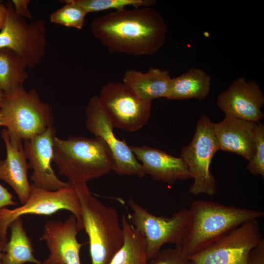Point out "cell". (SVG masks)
<instances>
[{"label":"cell","instance_id":"cell-3","mask_svg":"<svg viewBox=\"0 0 264 264\" xmlns=\"http://www.w3.org/2000/svg\"><path fill=\"white\" fill-rule=\"evenodd\" d=\"M53 161L68 182L87 183L113 171L111 153L100 139L70 136L53 139Z\"/></svg>","mask_w":264,"mask_h":264},{"label":"cell","instance_id":"cell-34","mask_svg":"<svg viewBox=\"0 0 264 264\" xmlns=\"http://www.w3.org/2000/svg\"><path fill=\"white\" fill-rule=\"evenodd\" d=\"M0 126L4 127V123L0 117Z\"/></svg>","mask_w":264,"mask_h":264},{"label":"cell","instance_id":"cell-27","mask_svg":"<svg viewBox=\"0 0 264 264\" xmlns=\"http://www.w3.org/2000/svg\"><path fill=\"white\" fill-rule=\"evenodd\" d=\"M149 264H192L179 246L161 249L158 254L149 261Z\"/></svg>","mask_w":264,"mask_h":264},{"label":"cell","instance_id":"cell-30","mask_svg":"<svg viewBox=\"0 0 264 264\" xmlns=\"http://www.w3.org/2000/svg\"><path fill=\"white\" fill-rule=\"evenodd\" d=\"M12 195L0 183V210L7 206H15L17 202L13 199Z\"/></svg>","mask_w":264,"mask_h":264},{"label":"cell","instance_id":"cell-19","mask_svg":"<svg viewBox=\"0 0 264 264\" xmlns=\"http://www.w3.org/2000/svg\"><path fill=\"white\" fill-rule=\"evenodd\" d=\"M171 79L167 70L151 67L145 72L128 70L122 82L139 98L152 102L157 98H167Z\"/></svg>","mask_w":264,"mask_h":264},{"label":"cell","instance_id":"cell-10","mask_svg":"<svg viewBox=\"0 0 264 264\" xmlns=\"http://www.w3.org/2000/svg\"><path fill=\"white\" fill-rule=\"evenodd\" d=\"M98 96L114 128L135 132L150 117L152 102L139 98L123 82L105 84Z\"/></svg>","mask_w":264,"mask_h":264},{"label":"cell","instance_id":"cell-20","mask_svg":"<svg viewBox=\"0 0 264 264\" xmlns=\"http://www.w3.org/2000/svg\"><path fill=\"white\" fill-rule=\"evenodd\" d=\"M211 82V78L205 71L198 68H190L180 75L172 78L166 99L203 100L209 94Z\"/></svg>","mask_w":264,"mask_h":264},{"label":"cell","instance_id":"cell-23","mask_svg":"<svg viewBox=\"0 0 264 264\" xmlns=\"http://www.w3.org/2000/svg\"><path fill=\"white\" fill-rule=\"evenodd\" d=\"M24 61L12 50H0V88L9 93L23 86L29 77Z\"/></svg>","mask_w":264,"mask_h":264},{"label":"cell","instance_id":"cell-29","mask_svg":"<svg viewBox=\"0 0 264 264\" xmlns=\"http://www.w3.org/2000/svg\"><path fill=\"white\" fill-rule=\"evenodd\" d=\"M248 264H264V239L252 249L248 257Z\"/></svg>","mask_w":264,"mask_h":264},{"label":"cell","instance_id":"cell-4","mask_svg":"<svg viewBox=\"0 0 264 264\" xmlns=\"http://www.w3.org/2000/svg\"><path fill=\"white\" fill-rule=\"evenodd\" d=\"M70 184L80 200L84 229L88 237L91 264H109L124 243L117 211L95 198L87 183Z\"/></svg>","mask_w":264,"mask_h":264},{"label":"cell","instance_id":"cell-22","mask_svg":"<svg viewBox=\"0 0 264 264\" xmlns=\"http://www.w3.org/2000/svg\"><path fill=\"white\" fill-rule=\"evenodd\" d=\"M121 224L124 243L109 264H149L144 237L123 215Z\"/></svg>","mask_w":264,"mask_h":264},{"label":"cell","instance_id":"cell-11","mask_svg":"<svg viewBox=\"0 0 264 264\" xmlns=\"http://www.w3.org/2000/svg\"><path fill=\"white\" fill-rule=\"evenodd\" d=\"M262 239L258 220H252L189 259L192 264H248L250 251Z\"/></svg>","mask_w":264,"mask_h":264},{"label":"cell","instance_id":"cell-33","mask_svg":"<svg viewBox=\"0 0 264 264\" xmlns=\"http://www.w3.org/2000/svg\"><path fill=\"white\" fill-rule=\"evenodd\" d=\"M7 242H4L2 241H0V260L1 257V255L3 252V250L5 245V243Z\"/></svg>","mask_w":264,"mask_h":264},{"label":"cell","instance_id":"cell-7","mask_svg":"<svg viewBox=\"0 0 264 264\" xmlns=\"http://www.w3.org/2000/svg\"><path fill=\"white\" fill-rule=\"evenodd\" d=\"M5 4L7 15L0 30V50L7 48L12 50L24 61L28 68L34 69L46 53V22L39 18L29 23L16 14L11 1Z\"/></svg>","mask_w":264,"mask_h":264},{"label":"cell","instance_id":"cell-17","mask_svg":"<svg viewBox=\"0 0 264 264\" xmlns=\"http://www.w3.org/2000/svg\"><path fill=\"white\" fill-rule=\"evenodd\" d=\"M258 123L229 115L214 123L220 150L236 154L250 161L255 150Z\"/></svg>","mask_w":264,"mask_h":264},{"label":"cell","instance_id":"cell-1","mask_svg":"<svg viewBox=\"0 0 264 264\" xmlns=\"http://www.w3.org/2000/svg\"><path fill=\"white\" fill-rule=\"evenodd\" d=\"M90 28L110 52L136 56L156 53L168 33L165 19L152 7L114 10L94 19Z\"/></svg>","mask_w":264,"mask_h":264},{"label":"cell","instance_id":"cell-32","mask_svg":"<svg viewBox=\"0 0 264 264\" xmlns=\"http://www.w3.org/2000/svg\"><path fill=\"white\" fill-rule=\"evenodd\" d=\"M5 98V93L0 88V110L1 108Z\"/></svg>","mask_w":264,"mask_h":264},{"label":"cell","instance_id":"cell-24","mask_svg":"<svg viewBox=\"0 0 264 264\" xmlns=\"http://www.w3.org/2000/svg\"><path fill=\"white\" fill-rule=\"evenodd\" d=\"M63 1L64 5L50 15V22L67 27L82 29L88 13L74 0Z\"/></svg>","mask_w":264,"mask_h":264},{"label":"cell","instance_id":"cell-8","mask_svg":"<svg viewBox=\"0 0 264 264\" xmlns=\"http://www.w3.org/2000/svg\"><path fill=\"white\" fill-rule=\"evenodd\" d=\"M128 204L132 212L128 220L145 239L149 261L158 254L165 244L181 245L188 222V209H183L167 218L151 214L132 199L128 200Z\"/></svg>","mask_w":264,"mask_h":264},{"label":"cell","instance_id":"cell-12","mask_svg":"<svg viewBox=\"0 0 264 264\" xmlns=\"http://www.w3.org/2000/svg\"><path fill=\"white\" fill-rule=\"evenodd\" d=\"M86 127L95 137L102 140L109 148L114 163L113 171L119 175H146L130 146L116 137L106 111L98 96H92L86 109Z\"/></svg>","mask_w":264,"mask_h":264},{"label":"cell","instance_id":"cell-28","mask_svg":"<svg viewBox=\"0 0 264 264\" xmlns=\"http://www.w3.org/2000/svg\"><path fill=\"white\" fill-rule=\"evenodd\" d=\"M11 2L16 15L26 20L32 19L33 16L28 8L30 0H12Z\"/></svg>","mask_w":264,"mask_h":264},{"label":"cell","instance_id":"cell-2","mask_svg":"<svg viewBox=\"0 0 264 264\" xmlns=\"http://www.w3.org/2000/svg\"><path fill=\"white\" fill-rule=\"evenodd\" d=\"M188 211L187 227L179 246L189 258L242 224L264 216L261 211L202 199L192 202Z\"/></svg>","mask_w":264,"mask_h":264},{"label":"cell","instance_id":"cell-13","mask_svg":"<svg viewBox=\"0 0 264 264\" xmlns=\"http://www.w3.org/2000/svg\"><path fill=\"white\" fill-rule=\"evenodd\" d=\"M217 104L225 114L259 123L264 114L261 108L264 95L258 83L240 77L234 80L217 97Z\"/></svg>","mask_w":264,"mask_h":264},{"label":"cell","instance_id":"cell-26","mask_svg":"<svg viewBox=\"0 0 264 264\" xmlns=\"http://www.w3.org/2000/svg\"><path fill=\"white\" fill-rule=\"evenodd\" d=\"M256 148L252 158L246 165L247 169L255 176L264 177V125L258 123L255 135Z\"/></svg>","mask_w":264,"mask_h":264},{"label":"cell","instance_id":"cell-31","mask_svg":"<svg viewBox=\"0 0 264 264\" xmlns=\"http://www.w3.org/2000/svg\"><path fill=\"white\" fill-rule=\"evenodd\" d=\"M7 15L6 4L0 0V30L3 27Z\"/></svg>","mask_w":264,"mask_h":264},{"label":"cell","instance_id":"cell-21","mask_svg":"<svg viewBox=\"0 0 264 264\" xmlns=\"http://www.w3.org/2000/svg\"><path fill=\"white\" fill-rule=\"evenodd\" d=\"M9 227L11 230L10 240L4 246L0 264H43L34 256L33 245L23 228L22 218L14 220Z\"/></svg>","mask_w":264,"mask_h":264},{"label":"cell","instance_id":"cell-6","mask_svg":"<svg viewBox=\"0 0 264 264\" xmlns=\"http://www.w3.org/2000/svg\"><path fill=\"white\" fill-rule=\"evenodd\" d=\"M220 150L214 123L205 114L198 120L196 131L191 142L181 149L180 157L187 165L193 183L188 192L198 196L204 194L214 196L217 183L210 170L213 158Z\"/></svg>","mask_w":264,"mask_h":264},{"label":"cell","instance_id":"cell-9","mask_svg":"<svg viewBox=\"0 0 264 264\" xmlns=\"http://www.w3.org/2000/svg\"><path fill=\"white\" fill-rule=\"evenodd\" d=\"M70 211L77 220L79 231L84 230L81 208L75 188L70 186L49 191L31 184L30 197L21 206L0 210V241L7 242V229L15 219L26 215H51L60 210Z\"/></svg>","mask_w":264,"mask_h":264},{"label":"cell","instance_id":"cell-5","mask_svg":"<svg viewBox=\"0 0 264 264\" xmlns=\"http://www.w3.org/2000/svg\"><path fill=\"white\" fill-rule=\"evenodd\" d=\"M0 117L15 148L22 147V141L54 126L52 107L41 100L35 89L27 90L23 86L5 94Z\"/></svg>","mask_w":264,"mask_h":264},{"label":"cell","instance_id":"cell-14","mask_svg":"<svg viewBox=\"0 0 264 264\" xmlns=\"http://www.w3.org/2000/svg\"><path fill=\"white\" fill-rule=\"evenodd\" d=\"M56 130L49 127L43 133L23 141V151L33 172L30 179L35 186L49 191H57L71 185L61 180L51 163L53 159V139Z\"/></svg>","mask_w":264,"mask_h":264},{"label":"cell","instance_id":"cell-25","mask_svg":"<svg viewBox=\"0 0 264 264\" xmlns=\"http://www.w3.org/2000/svg\"><path fill=\"white\" fill-rule=\"evenodd\" d=\"M87 13L109 9L115 10L132 6L133 8L152 7L155 0H74Z\"/></svg>","mask_w":264,"mask_h":264},{"label":"cell","instance_id":"cell-18","mask_svg":"<svg viewBox=\"0 0 264 264\" xmlns=\"http://www.w3.org/2000/svg\"><path fill=\"white\" fill-rule=\"evenodd\" d=\"M6 149V156L0 160V179L8 184L14 190L22 204L30 197L31 184L27 176L29 168L23 147H13L10 144L6 128L1 134Z\"/></svg>","mask_w":264,"mask_h":264},{"label":"cell","instance_id":"cell-16","mask_svg":"<svg viewBox=\"0 0 264 264\" xmlns=\"http://www.w3.org/2000/svg\"><path fill=\"white\" fill-rule=\"evenodd\" d=\"M130 147L146 175L153 179L173 184L192 178L187 165L180 157L146 145Z\"/></svg>","mask_w":264,"mask_h":264},{"label":"cell","instance_id":"cell-15","mask_svg":"<svg viewBox=\"0 0 264 264\" xmlns=\"http://www.w3.org/2000/svg\"><path fill=\"white\" fill-rule=\"evenodd\" d=\"M79 232L76 217L72 215L64 221L49 220L41 238L46 242L50 254L43 264H81L78 242Z\"/></svg>","mask_w":264,"mask_h":264}]
</instances>
